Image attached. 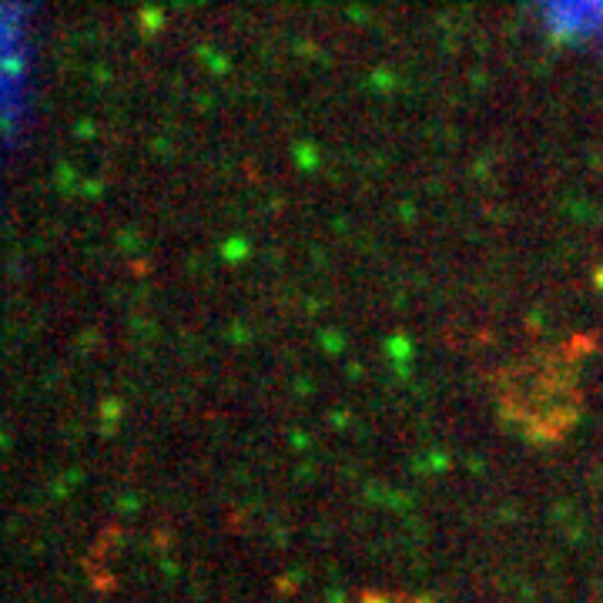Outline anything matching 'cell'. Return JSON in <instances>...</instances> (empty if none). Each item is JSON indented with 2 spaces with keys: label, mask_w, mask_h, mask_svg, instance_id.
Instances as JSON below:
<instances>
[{
  "label": "cell",
  "mask_w": 603,
  "mask_h": 603,
  "mask_svg": "<svg viewBox=\"0 0 603 603\" xmlns=\"http://www.w3.org/2000/svg\"><path fill=\"white\" fill-rule=\"evenodd\" d=\"M366 603H399V600H366Z\"/></svg>",
  "instance_id": "1"
}]
</instances>
